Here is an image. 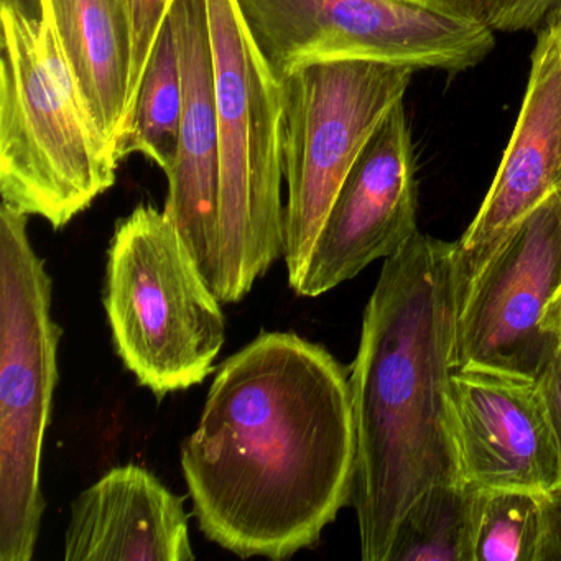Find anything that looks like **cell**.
<instances>
[{"instance_id": "6da1fadb", "label": "cell", "mask_w": 561, "mask_h": 561, "mask_svg": "<svg viewBox=\"0 0 561 561\" xmlns=\"http://www.w3.org/2000/svg\"><path fill=\"white\" fill-rule=\"evenodd\" d=\"M180 461L208 540L268 560L313 547L353 495L347 370L320 344L262 331L219 367Z\"/></svg>"}, {"instance_id": "7a4b0ae2", "label": "cell", "mask_w": 561, "mask_h": 561, "mask_svg": "<svg viewBox=\"0 0 561 561\" xmlns=\"http://www.w3.org/2000/svg\"><path fill=\"white\" fill-rule=\"evenodd\" d=\"M458 313L455 244L419 232L383 261L350 376L364 561L387 560L426 489L466 481L451 396Z\"/></svg>"}, {"instance_id": "3957f363", "label": "cell", "mask_w": 561, "mask_h": 561, "mask_svg": "<svg viewBox=\"0 0 561 561\" xmlns=\"http://www.w3.org/2000/svg\"><path fill=\"white\" fill-rule=\"evenodd\" d=\"M2 205L70 225L116 182L119 159L94 124L61 54L47 9L0 5Z\"/></svg>"}, {"instance_id": "277c9868", "label": "cell", "mask_w": 561, "mask_h": 561, "mask_svg": "<svg viewBox=\"0 0 561 561\" xmlns=\"http://www.w3.org/2000/svg\"><path fill=\"white\" fill-rule=\"evenodd\" d=\"M219 124L216 297L238 304L285 252L282 83L236 0H206Z\"/></svg>"}, {"instance_id": "5b68a950", "label": "cell", "mask_w": 561, "mask_h": 561, "mask_svg": "<svg viewBox=\"0 0 561 561\" xmlns=\"http://www.w3.org/2000/svg\"><path fill=\"white\" fill-rule=\"evenodd\" d=\"M219 298L165 213L139 205L107 251L104 308L124 366L153 396L202 383L226 340Z\"/></svg>"}, {"instance_id": "8992f818", "label": "cell", "mask_w": 561, "mask_h": 561, "mask_svg": "<svg viewBox=\"0 0 561 561\" xmlns=\"http://www.w3.org/2000/svg\"><path fill=\"white\" fill-rule=\"evenodd\" d=\"M28 216L0 208V561H31L41 535L42 451L58 382L54 282Z\"/></svg>"}, {"instance_id": "52a82bcc", "label": "cell", "mask_w": 561, "mask_h": 561, "mask_svg": "<svg viewBox=\"0 0 561 561\" xmlns=\"http://www.w3.org/2000/svg\"><path fill=\"white\" fill-rule=\"evenodd\" d=\"M278 80L328 60H376L456 75L481 64L494 32L451 0H236Z\"/></svg>"}, {"instance_id": "ba28073f", "label": "cell", "mask_w": 561, "mask_h": 561, "mask_svg": "<svg viewBox=\"0 0 561 561\" xmlns=\"http://www.w3.org/2000/svg\"><path fill=\"white\" fill-rule=\"evenodd\" d=\"M413 73L383 61L328 60L280 80L284 257L294 291L344 179L390 111L403 103Z\"/></svg>"}, {"instance_id": "9c48e42d", "label": "cell", "mask_w": 561, "mask_h": 561, "mask_svg": "<svg viewBox=\"0 0 561 561\" xmlns=\"http://www.w3.org/2000/svg\"><path fill=\"white\" fill-rule=\"evenodd\" d=\"M561 291V190L511 229L459 301L456 369L537 380L560 351L548 311Z\"/></svg>"}, {"instance_id": "30bf717a", "label": "cell", "mask_w": 561, "mask_h": 561, "mask_svg": "<svg viewBox=\"0 0 561 561\" xmlns=\"http://www.w3.org/2000/svg\"><path fill=\"white\" fill-rule=\"evenodd\" d=\"M415 173L412 136L400 103L344 179L295 294L320 297L419 234Z\"/></svg>"}, {"instance_id": "8fae6325", "label": "cell", "mask_w": 561, "mask_h": 561, "mask_svg": "<svg viewBox=\"0 0 561 561\" xmlns=\"http://www.w3.org/2000/svg\"><path fill=\"white\" fill-rule=\"evenodd\" d=\"M451 396L466 481L541 494L561 485L560 456L537 380L455 369Z\"/></svg>"}, {"instance_id": "7c38bea8", "label": "cell", "mask_w": 561, "mask_h": 561, "mask_svg": "<svg viewBox=\"0 0 561 561\" xmlns=\"http://www.w3.org/2000/svg\"><path fill=\"white\" fill-rule=\"evenodd\" d=\"M561 190V51L553 32L538 31L527 91L494 182L455 242L459 301L505 236Z\"/></svg>"}, {"instance_id": "4fadbf2b", "label": "cell", "mask_w": 561, "mask_h": 561, "mask_svg": "<svg viewBox=\"0 0 561 561\" xmlns=\"http://www.w3.org/2000/svg\"><path fill=\"white\" fill-rule=\"evenodd\" d=\"M169 21L179 51L183 104L163 213L213 288L218 254L219 124L208 2L173 0Z\"/></svg>"}, {"instance_id": "5bb4252c", "label": "cell", "mask_w": 561, "mask_h": 561, "mask_svg": "<svg viewBox=\"0 0 561 561\" xmlns=\"http://www.w3.org/2000/svg\"><path fill=\"white\" fill-rule=\"evenodd\" d=\"M65 561H193L185 499L136 465L111 469L71 504Z\"/></svg>"}, {"instance_id": "9a60e30c", "label": "cell", "mask_w": 561, "mask_h": 561, "mask_svg": "<svg viewBox=\"0 0 561 561\" xmlns=\"http://www.w3.org/2000/svg\"><path fill=\"white\" fill-rule=\"evenodd\" d=\"M42 5L94 124L123 162L134 61L129 0H42Z\"/></svg>"}, {"instance_id": "2e32d148", "label": "cell", "mask_w": 561, "mask_h": 561, "mask_svg": "<svg viewBox=\"0 0 561 561\" xmlns=\"http://www.w3.org/2000/svg\"><path fill=\"white\" fill-rule=\"evenodd\" d=\"M478 489L468 481L426 489L400 520L386 561H472Z\"/></svg>"}, {"instance_id": "e0dca14e", "label": "cell", "mask_w": 561, "mask_h": 561, "mask_svg": "<svg viewBox=\"0 0 561 561\" xmlns=\"http://www.w3.org/2000/svg\"><path fill=\"white\" fill-rule=\"evenodd\" d=\"M182 73L172 24L167 19L130 113L129 134L121 159L142 153L169 172L179 150L182 121Z\"/></svg>"}, {"instance_id": "ac0fdd59", "label": "cell", "mask_w": 561, "mask_h": 561, "mask_svg": "<svg viewBox=\"0 0 561 561\" xmlns=\"http://www.w3.org/2000/svg\"><path fill=\"white\" fill-rule=\"evenodd\" d=\"M541 492L479 488L472 514V561H538Z\"/></svg>"}, {"instance_id": "d6986e66", "label": "cell", "mask_w": 561, "mask_h": 561, "mask_svg": "<svg viewBox=\"0 0 561 561\" xmlns=\"http://www.w3.org/2000/svg\"><path fill=\"white\" fill-rule=\"evenodd\" d=\"M462 11L488 25L492 32L541 31L561 0H451Z\"/></svg>"}, {"instance_id": "ffe728a7", "label": "cell", "mask_w": 561, "mask_h": 561, "mask_svg": "<svg viewBox=\"0 0 561 561\" xmlns=\"http://www.w3.org/2000/svg\"><path fill=\"white\" fill-rule=\"evenodd\" d=\"M173 0H129L134 32L133 78H130L129 124L134 103L139 94L147 65L156 48L157 38L169 19ZM129 134V133H127ZM127 140V139H126ZM123 160V159H121Z\"/></svg>"}, {"instance_id": "44dd1931", "label": "cell", "mask_w": 561, "mask_h": 561, "mask_svg": "<svg viewBox=\"0 0 561 561\" xmlns=\"http://www.w3.org/2000/svg\"><path fill=\"white\" fill-rule=\"evenodd\" d=\"M541 512L543 534L538 561H561V485L545 492Z\"/></svg>"}, {"instance_id": "7402d4cb", "label": "cell", "mask_w": 561, "mask_h": 561, "mask_svg": "<svg viewBox=\"0 0 561 561\" xmlns=\"http://www.w3.org/2000/svg\"><path fill=\"white\" fill-rule=\"evenodd\" d=\"M550 416L551 430H553L554 443H557L558 456L561 468V347L548 366L537 379Z\"/></svg>"}, {"instance_id": "603a6c76", "label": "cell", "mask_w": 561, "mask_h": 561, "mask_svg": "<svg viewBox=\"0 0 561 561\" xmlns=\"http://www.w3.org/2000/svg\"><path fill=\"white\" fill-rule=\"evenodd\" d=\"M0 5H12L28 18H42V0H0Z\"/></svg>"}, {"instance_id": "cb8c5ba5", "label": "cell", "mask_w": 561, "mask_h": 561, "mask_svg": "<svg viewBox=\"0 0 561 561\" xmlns=\"http://www.w3.org/2000/svg\"><path fill=\"white\" fill-rule=\"evenodd\" d=\"M548 323L561 337V291L557 295L553 304H551L550 311H548Z\"/></svg>"}, {"instance_id": "d4e9b609", "label": "cell", "mask_w": 561, "mask_h": 561, "mask_svg": "<svg viewBox=\"0 0 561 561\" xmlns=\"http://www.w3.org/2000/svg\"><path fill=\"white\" fill-rule=\"evenodd\" d=\"M545 27H548L551 32H553L554 38H557L558 42V47H560L561 51V9L551 15L550 21L547 22Z\"/></svg>"}]
</instances>
